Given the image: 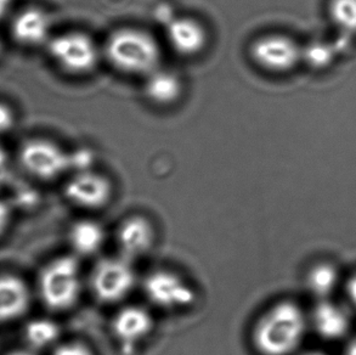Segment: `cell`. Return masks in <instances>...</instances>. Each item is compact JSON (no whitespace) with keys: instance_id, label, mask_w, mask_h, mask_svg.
<instances>
[{"instance_id":"26","label":"cell","mask_w":356,"mask_h":355,"mask_svg":"<svg viewBox=\"0 0 356 355\" xmlns=\"http://www.w3.org/2000/svg\"><path fill=\"white\" fill-rule=\"evenodd\" d=\"M8 221H9V208L4 202L0 201V234L4 230Z\"/></svg>"},{"instance_id":"14","label":"cell","mask_w":356,"mask_h":355,"mask_svg":"<svg viewBox=\"0 0 356 355\" xmlns=\"http://www.w3.org/2000/svg\"><path fill=\"white\" fill-rule=\"evenodd\" d=\"M207 32L202 24L190 17H180L167 26V40L175 53L196 56L207 45Z\"/></svg>"},{"instance_id":"15","label":"cell","mask_w":356,"mask_h":355,"mask_svg":"<svg viewBox=\"0 0 356 355\" xmlns=\"http://www.w3.org/2000/svg\"><path fill=\"white\" fill-rule=\"evenodd\" d=\"M145 95L156 105H172L183 93V81L178 73L159 68L145 77Z\"/></svg>"},{"instance_id":"4","label":"cell","mask_w":356,"mask_h":355,"mask_svg":"<svg viewBox=\"0 0 356 355\" xmlns=\"http://www.w3.org/2000/svg\"><path fill=\"white\" fill-rule=\"evenodd\" d=\"M48 52L54 63L73 76H86L99 65L102 52L95 40L82 32H67L50 39Z\"/></svg>"},{"instance_id":"9","label":"cell","mask_w":356,"mask_h":355,"mask_svg":"<svg viewBox=\"0 0 356 355\" xmlns=\"http://www.w3.org/2000/svg\"><path fill=\"white\" fill-rule=\"evenodd\" d=\"M65 195L74 206L99 210L106 206L112 195L110 180L90 169L76 172L65 187Z\"/></svg>"},{"instance_id":"1","label":"cell","mask_w":356,"mask_h":355,"mask_svg":"<svg viewBox=\"0 0 356 355\" xmlns=\"http://www.w3.org/2000/svg\"><path fill=\"white\" fill-rule=\"evenodd\" d=\"M309 317L296 303H276L259 317L253 330V345L261 355H292L302 346Z\"/></svg>"},{"instance_id":"29","label":"cell","mask_w":356,"mask_h":355,"mask_svg":"<svg viewBox=\"0 0 356 355\" xmlns=\"http://www.w3.org/2000/svg\"><path fill=\"white\" fill-rule=\"evenodd\" d=\"M303 355H327L325 354V353H321V352H309V353H305Z\"/></svg>"},{"instance_id":"17","label":"cell","mask_w":356,"mask_h":355,"mask_svg":"<svg viewBox=\"0 0 356 355\" xmlns=\"http://www.w3.org/2000/svg\"><path fill=\"white\" fill-rule=\"evenodd\" d=\"M70 244L81 257H90L102 250L105 244V230L97 221L83 219L70 230Z\"/></svg>"},{"instance_id":"2","label":"cell","mask_w":356,"mask_h":355,"mask_svg":"<svg viewBox=\"0 0 356 355\" xmlns=\"http://www.w3.org/2000/svg\"><path fill=\"white\" fill-rule=\"evenodd\" d=\"M105 55L120 72L147 76L161 68L162 53L151 34L134 29H123L110 36L105 45Z\"/></svg>"},{"instance_id":"6","label":"cell","mask_w":356,"mask_h":355,"mask_svg":"<svg viewBox=\"0 0 356 355\" xmlns=\"http://www.w3.org/2000/svg\"><path fill=\"white\" fill-rule=\"evenodd\" d=\"M144 293L149 303L163 310H179L191 307L196 301L193 286L170 270H156L144 278Z\"/></svg>"},{"instance_id":"24","label":"cell","mask_w":356,"mask_h":355,"mask_svg":"<svg viewBox=\"0 0 356 355\" xmlns=\"http://www.w3.org/2000/svg\"><path fill=\"white\" fill-rule=\"evenodd\" d=\"M9 172L10 166L8 155H6L4 150L0 148V184H3L8 179Z\"/></svg>"},{"instance_id":"30","label":"cell","mask_w":356,"mask_h":355,"mask_svg":"<svg viewBox=\"0 0 356 355\" xmlns=\"http://www.w3.org/2000/svg\"><path fill=\"white\" fill-rule=\"evenodd\" d=\"M10 355H32L27 353V352H15V353H11Z\"/></svg>"},{"instance_id":"3","label":"cell","mask_w":356,"mask_h":355,"mask_svg":"<svg viewBox=\"0 0 356 355\" xmlns=\"http://www.w3.org/2000/svg\"><path fill=\"white\" fill-rule=\"evenodd\" d=\"M82 271L77 258L58 257L50 262L39 278V290L43 302L53 310L72 308L82 293Z\"/></svg>"},{"instance_id":"8","label":"cell","mask_w":356,"mask_h":355,"mask_svg":"<svg viewBox=\"0 0 356 355\" xmlns=\"http://www.w3.org/2000/svg\"><path fill=\"white\" fill-rule=\"evenodd\" d=\"M250 56L269 72L284 73L302 61L303 48L284 34H268L252 44Z\"/></svg>"},{"instance_id":"12","label":"cell","mask_w":356,"mask_h":355,"mask_svg":"<svg viewBox=\"0 0 356 355\" xmlns=\"http://www.w3.org/2000/svg\"><path fill=\"white\" fill-rule=\"evenodd\" d=\"M350 315L347 308L332 299L318 301L309 317V326L312 325L318 336L326 341H338L348 335L350 330Z\"/></svg>"},{"instance_id":"13","label":"cell","mask_w":356,"mask_h":355,"mask_svg":"<svg viewBox=\"0 0 356 355\" xmlns=\"http://www.w3.org/2000/svg\"><path fill=\"white\" fill-rule=\"evenodd\" d=\"M51 19L40 8H27L15 16L11 33L15 40L24 47H38L49 43Z\"/></svg>"},{"instance_id":"20","label":"cell","mask_w":356,"mask_h":355,"mask_svg":"<svg viewBox=\"0 0 356 355\" xmlns=\"http://www.w3.org/2000/svg\"><path fill=\"white\" fill-rule=\"evenodd\" d=\"M24 333L31 346L45 348L56 342L60 335V329L54 322L47 319H39L29 322L26 326Z\"/></svg>"},{"instance_id":"22","label":"cell","mask_w":356,"mask_h":355,"mask_svg":"<svg viewBox=\"0 0 356 355\" xmlns=\"http://www.w3.org/2000/svg\"><path fill=\"white\" fill-rule=\"evenodd\" d=\"M15 125V112L5 102H0V134H5Z\"/></svg>"},{"instance_id":"21","label":"cell","mask_w":356,"mask_h":355,"mask_svg":"<svg viewBox=\"0 0 356 355\" xmlns=\"http://www.w3.org/2000/svg\"><path fill=\"white\" fill-rule=\"evenodd\" d=\"M333 54L334 52H333V47H331V44L315 42V43L309 44L305 48H303V58L302 60L310 63L312 66L323 68L332 60L334 56Z\"/></svg>"},{"instance_id":"18","label":"cell","mask_w":356,"mask_h":355,"mask_svg":"<svg viewBox=\"0 0 356 355\" xmlns=\"http://www.w3.org/2000/svg\"><path fill=\"white\" fill-rule=\"evenodd\" d=\"M341 283L337 268L328 263L315 265L307 276V286L318 301L331 299Z\"/></svg>"},{"instance_id":"5","label":"cell","mask_w":356,"mask_h":355,"mask_svg":"<svg viewBox=\"0 0 356 355\" xmlns=\"http://www.w3.org/2000/svg\"><path fill=\"white\" fill-rule=\"evenodd\" d=\"M135 283L136 274L131 260L120 255L99 260L90 274L92 294L97 301L108 304L128 297Z\"/></svg>"},{"instance_id":"28","label":"cell","mask_w":356,"mask_h":355,"mask_svg":"<svg viewBox=\"0 0 356 355\" xmlns=\"http://www.w3.org/2000/svg\"><path fill=\"white\" fill-rule=\"evenodd\" d=\"M344 355H356V337L348 343L347 348L344 351Z\"/></svg>"},{"instance_id":"10","label":"cell","mask_w":356,"mask_h":355,"mask_svg":"<svg viewBox=\"0 0 356 355\" xmlns=\"http://www.w3.org/2000/svg\"><path fill=\"white\" fill-rule=\"evenodd\" d=\"M154 329V317L140 306H128L117 312L112 320L113 336L122 346L133 348L147 338Z\"/></svg>"},{"instance_id":"7","label":"cell","mask_w":356,"mask_h":355,"mask_svg":"<svg viewBox=\"0 0 356 355\" xmlns=\"http://www.w3.org/2000/svg\"><path fill=\"white\" fill-rule=\"evenodd\" d=\"M21 164L33 177L51 180L71 169V155L47 139L29 140L19 151Z\"/></svg>"},{"instance_id":"31","label":"cell","mask_w":356,"mask_h":355,"mask_svg":"<svg viewBox=\"0 0 356 355\" xmlns=\"http://www.w3.org/2000/svg\"><path fill=\"white\" fill-rule=\"evenodd\" d=\"M1 50H3V44H1V40H0V54H1Z\"/></svg>"},{"instance_id":"19","label":"cell","mask_w":356,"mask_h":355,"mask_svg":"<svg viewBox=\"0 0 356 355\" xmlns=\"http://www.w3.org/2000/svg\"><path fill=\"white\" fill-rule=\"evenodd\" d=\"M328 16L341 36H356V0H330Z\"/></svg>"},{"instance_id":"27","label":"cell","mask_w":356,"mask_h":355,"mask_svg":"<svg viewBox=\"0 0 356 355\" xmlns=\"http://www.w3.org/2000/svg\"><path fill=\"white\" fill-rule=\"evenodd\" d=\"M10 4H11V0H0V19H3L9 11Z\"/></svg>"},{"instance_id":"16","label":"cell","mask_w":356,"mask_h":355,"mask_svg":"<svg viewBox=\"0 0 356 355\" xmlns=\"http://www.w3.org/2000/svg\"><path fill=\"white\" fill-rule=\"evenodd\" d=\"M29 304V288L21 278L0 276V322L22 315Z\"/></svg>"},{"instance_id":"23","label":"cell","mask_w":356,"mask_h":355,"mask_svg":"<svg viewBox=\"0 0 356 355\" xmlns=\"http://www.w3.org/2000/svg\"><path fill=\"white\" fill-rule=\"evenodd\" d=\"M54 355H94L92 351L88 348L86 345L72 342V343H66L63 346L58 347L56 351L54 352Z\"/></svg>"},{"instance_id":"11","label":"cell","mask_w":356,"mask_h":355,"mask_svg":"<svg viewBox=\"0 0 356 355\" xmlns=\"http://www.w3.org/2000/svg\"><path fill=\"white\" fill-rule=\"evenodd\" d=\"M120 255L133 260L146 255L154 246V229L146 218L133 216L120 223L116 234Z\"/></svg>"},{"instance_id":"25","label":"cell","mask_w":356,"mask_h":355,"mask_svg":"<svg viewBox=\"0 0 356 355\" xmlns=\"http://www.w3.org/2000/svg\"><path fill=\"white\" fill-rule=\"evenodd\" d=\"M347 294L349 301L352 303V307L356 310V274L348 280Z\"/></svg>"}]
</instances>
